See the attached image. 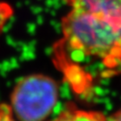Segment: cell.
Returning <instances> with one entry per match:
<instances>
[{
	"mask_svg": "<svg viewBox=\"0 0 121 121\" xmlns=\"http://www.w3.org/2000/svg\"><path fill=\"white\" fill-rule=\"evenodd\" d=\"M70 7L61 19L63 40L71 49L121 65V0H64Z\"/></svg>",
	"mask_w": 121,
	"mask_h": 121,
	"instance_id": "1",
	"label": "cell"
},
{
	"mask_svg": "<svg viewBox=\"0 0 121 121\" xmlns=\"http://www.w3.org/2000/svg\"><path fill=\"white\" fill-rule=\"evenodd\" d=\"M58 99V86L54 79L33 73L20 79L10 94V107L17 121H44Z\"/></svg>",
	"mask_w": 121,
	"mask_h": 121,
	"instance_id": "2",
	"label": "cell"
},
{
	"mask_svg": "<svg viewBox=\"0 0 121 121\" xmlns=\"http://www.w3.org/2000/svg\"><path fill=\"white\" fill-rule=\"evenodd\" d=\"M50 121H107V117L100 111L82 109L68 103L56 118Z\"/></svg>",
	"mask_w": 121,
	"mask_h": 121,
	"instance_id": "3",
	"label": "cell"
},
{
	"mask_svg": "<svg viewBox=\"0 0 121 121\" xmlns=\"http://www.w3.org/2000/svg\"><path fill=\"white\" fill-rule=\"evenodd\" d=\"M13 13L14 11L13 6L7 2L0 0V36L3 33L9 20L13 16Z\"/></svg>",
	"mask_w": 121,
	"mask_h": 121,
	"instance_id": "4",
	"label": "cell"
},
{
	"mask_svg": "<svg viewBox=\"0 0 121 121\" xmlns=\"http://www.w3.org/2000/svg\"><path fill=\"white\" fill-rule=\"evenodd\" d=\"M0 121H17L13 117L10 105L0 102Z\"/></svg>",
	"mask_w": 121,
	"mask_h": 121,
	"instance_id": "5",
	"label": "cell"
},
{
	"mask_svg": "<svg viewBox=\"0 0 121 121\" xmlns=\"http://www.w3.org/2000/svg\"><path fill=\"white\" fill-rule=\"evenodd\" d=\"M107 121H121V108L107 117Z\"/></svg>",
	"mask_w": 121,
	"mask_h": 121,
	"instance_id": "6",
	"label": "cell"
}]
</instances>
